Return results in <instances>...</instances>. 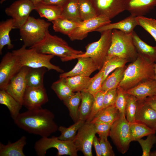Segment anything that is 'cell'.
I'll use <instances>...</instances> for the list:
<instances>
[{
  "label": "cell",
  "instance_id": "cell-26",
  "mask_svg": "<svg viewBox=\"0 0 156 156\" xmlns=\"http://www.w3.org/2000/svg\"><path fill=\"white\" fill-rule=\"evenodd\" d=\"M46 69L45 67H29L26 75L27 87L33 88L44 87V77Z\"/></svg>",
  "mask_w": 156,
  "mask_h": 156
},
{
  "label": "cell",
  "instance_id": "cell-17",
  "mask_svg": "<svg viewBox=\"0 0 156 156\" xmlns=\"http://www.w3.org/2000/svg\"><path fill=\"white\" fill-rule=\"evenodd\" d=\"M77 59V63L74 67L68 72L61 73L59 77L77 75L90 77L93 72L99 70L94 61L89 57H80Z\"/></svg>",
  "mask_w": 156,
  "mask_h": 156
},
{
  "label": "cell",
  "instance_id": "cell-28",
  "mask_svg": "<svg viewBox=\"0 0 156 156\" xmlns=\"http://www.w3.org/2000/svg\"><path fill=\"white\" fill-rule=\"evenodd\" d=\"M61 17L78 23L83 21L80 15L78 0H67L62 7Z\"/></svg>",
  "mask_w": 156,
  "mask_h": 156
},
{
  "label": "cell",
  "instance_id": "cell-16",
  "mask_svg": "<svg viewBox=\"0 0 156 156\" xmlns=\"http://www.w3.org/2000/svg\"><path fill=\"white\" fill-rule=\"evenodd\" d=\"M49 99L44 87H27L24 93L22 104L28 109L41 107L47 102Z\"/></svg>",
  "mask_w": 156,
  "mask_h": 156
},
{
  "label": "cell",
  "instance_id": "cell-18",
  "mask_svg": "<svg viewBox=\"0 0 156 156\" xmlns=\"http://www.w3.org/2000/svg\"><path fill=\"white\" fill-rule=\"evenodd\" d=\"M135 121L156 131V111L144 99L138 100Z\"/></svg>",
  "mask_w": 156,
  "mask_h": 156
},
{
  "label": "cell",
  "instance_id": "cell-55",
  "mask_svg": "<svg viewBox=\"0 0 156 156\" xmlns=\"http://www.w3.org/2000/svg\"><path fill=\"white\" fill-rule=\"evenodd\" d=\"M6 0H1L0 1V3L1 4H2L3 2L5 1Z\"/></svg>",
  "mask_w": 156,
  "mask_h": 156
},
{
  "label": "cell",
  "instance_id": "cell-42",
  "mask_svg": "<svg viewBox=\"0 0 156 156\" xmlns=\"http://www.w3.org/2000/svg\"><path fill=\"white\" fill-rule=\"evenodd\" d=\"M103 68L102 67L99 71L91 79L90 84L86 90L93 96L102 90L103 82Z\"/></svg>",
  "mask_w": 156,
  "mask_h": 156
},
{
  "label": "cell",
  "instance_id": "cell-54",
  "mask_svg": "<svg viewBox=\"0 0 156 156\" xmlns=\"http://www.w3.org/2000/svg\"><path fill=\"white\" fill-rule=\"evenodd\" d=\"M155 79L156 81V64L154 65Z\"/></svg>",
  "mask_w": 156,
  "mask_h": 156
},
{
  "label": "cell",
  "instance_id": "cell-45",
  "mask_svg": "<svg viewBox=\"0 0 156 156\" xmlns=\"http://www.w3.org/2000/svg\"><path fill=\"white\" fill-rule=\"evenodd\" d=\"M117 96L115 105L120 114L125 115L127 93L125 90L119 86L117 88Z\"/></svg>",
  "mask_w": 156,
  "mask_h": 156
},
{
  "label": "cell",
  "instance_id": "cell-25",
  "mask_svg": "<svg viewBox=\"0 0 156 156\" xmlns=\"http://www.w3.org/2000/svg\"><path fill=\"white\" fill-rule=\"evenodd\" d=\"M14 20L10 18L0 23V54H2V50L5 46L8 49H12L14 45L11 43L10 37V33L14 28Z\"/></svg>",
  "mask_w": 156,
  "mask_h": 156
},
{
  "label": "cell",
  "instance_id": "cell-14",
  "mask_svg": "<svg viewBox=\"0 0 156 156\" xmlns=\"http://www.w3.org/2000/svg\"><path fill=\"white\" fill-rule=\"evenodd\" d=\"M111 22V20L105 16H97L82 21L79 25L68 36L71 41L82 40L87 37L89 32L95 31L97 28Z\"/></svg>",
  "mask_w": 156,
  "mask_h": 156
},
{
  "label": "cell",
  "instance_id": "cell-51",
  "mask_svg": "<svg viewBox=\"0 0 156 156\" xmlns=\"http://www.w3.org/2000/svg\"><path fill=\"white\" fill-rule=\"evenodd\" d=\"M144 101L156 111V94L148 97L144 99Z\"/></svg>",
  "mask_w": 156,
  "mask_h": 156
},
{
  "label": "cell",
  "instance_id": "cell-41",
  "mask_svg": "<svg viewBox=\"0 0 156 156\" xmlns=\"http://www.w3.org/2000/svg\"><path fill=\"white\" fill-rule=\"evenodd\" d=\"M138 25L142 27L153 38L156 43V20L144 16L136 17Z\"/></svg>",
  "mask_w": 156,
  "mask_h": 156
},
{
  "label": "cell",
  "instance_id": "cell-4",
  "mask_svg": "<svg viewBox=\"0 0 156 156\" xmlns=\"http://www.w3.org/2000/svg\"><path fill=\"white\" fill-rule=\"evenodd\" d=\"M132 33L127 34L116 29L112 30L111 44L105 62L115 56L124 59L129 62L136 59L138 53Z\"/></svg>",
  "mask_w": 156,
  "mask_h": 156
},
{
  "label": "cell",
  "instance_id": "cell-47",
  "mask_svg": "<svg viewBox=\"0 0 156 156\" xmlns=\"http://www.w3.org/2000/svg\"><path fill=\"white\" fill-rule=\"evenodd\" d=\"M117 89L105 92L103 97V108L115 105L117 96Z\"/></svg>",
  "mask_w": 156,
  "mask_h": 156
},
{
  "label": "cell",
  "instance_id": "cell-22",
  "mask_svg": "<svg viewBox=\"0 0 156 156\" xmlns=\"http://www.w3.org/2000/svg\"><path fill=\"white\" fill-rule=\"evenodd\" d=\"M27 144L26 137L23 136L16 141L5 145L0 143V156H25L23 149Z\"/></svg>",
  "mask_w": 156,
  "mask_h": 156
},
{
  "label": "cell",
  "instance_id": "cell-21",
  "mask_svg": "<svg viewBox=\"0 0 156 156\" xmlns=\"http://www.w3.org/2000/svg\"><path fill=\"white\" fill-rule=\"evenodd\" d=\"M128 94L142 100L156 94V81L153 79L146 81L125 91Z\"/></svg>",
  "mask_w": 156,
  "mask_h": 156
},
{
  "label": "cell",
  "instance_id": "cell-46",
  "mask_svg": "<svg viewBox=\"0 0 156 156\" xmlns=\"http://www.w3.org/2000/svg\"><path fill=\"white\" fill-rule=\"evenodd\" d=\"M92 123L94 125L96 133L98 134L99 138L107 139L112 125L100 121H96Z\"/></svg>",
  "mask_w": 156,
  "mask_h": 156
},
{
  "label": "cell",
  "instance_id": "cell-35",
  "mask_svg": "<svg viewBox=\"0 0 156 156\" xmlns=\"http://www.w3.org/2000/svg\"><path fill=\"white\" fill-rule=\"evenodd\" d=\"M91 78L90 77L79 75L65 78L66 83L74 92L87 90Z\"/></svg>",
  "mask_w": 156,
  "mask_h": 156
},
{
  "label": "cell",
  "instance_id": "cell-5",
  "mask_svg": "<svg viewBox=\"0 0 156 156\" xmlns=\"http://www.w3.org/2000/svg\"><path fill=\"white\" fill-rule=\"evenodd\" d=\"M12 52L17 57L22 67H45L48 70H53L61 73L64 72V70L59 66L51 63V60L55 56L53 55L39 53L33 48L27 49L24 45L19 49Z\"/></svg>",
  "mask_w": 156,
  "mask_h": 156
},
{
  "label": "cell",
  "instance_id": "cell-38",
  "mask_svg": "<svg viewBox=\"0 0 156 156\" xmlns=\"http://www.w3.org/2000/svg\"><path fill=\"white\" fill-rule=\"evenodd\" d=\"M128 62L126 59L116 56L105 61L102 66L103 68V82L112 72L117 68L125 66Z\"/></svg>",
  "mask_w": 156,
  "mask_h": 156
},
{
  "label": "cell",
  "instance_id": "cell-34",
  "mask_svg": "<svg viewBox=\"0 0 156 156\" xmlns=\"http://www.w3.org/2000/svg\"><path fill=\"white\" fill-rule=\"evenodd\" d=\"M130 131L131 141H137L149 135L155 134L156 131L142 123L136 121L130 124Z\"/></svg>",
  "mask_w": 156,
  "mask_h": 156
},
{
  "label": "cell",
  "instance_id": "cell-36",
  "mask_svg": "<svg viewBox=\"0 0 156 156\" xmlns=\"http://www.w3.org/2000/svg\"><path fill=\"white\" fill-rule=\"evenodd\" d=\"M51 88L58 98L62 101L75 93L67 85L64 77H59L58 80L52 84Z\"/></svg>",
  "mask_w": 156,
  "mask_h": 156
},
{
  "label": "cell",
  "instance_id": "cell-6",
  "mask_svg": "<svg viewBox=\"0 0 156 156\" xmlns=\"http://www.w3.org/2000/svg\"><path fill=\"white\" fill-rule=\"evenodd\" d=\"M51 24L43 19L29 16L19 29L24 45L30 48L42 41L49 32Z\"/></svg>",
  "mask_w": 156,
  "mask_h": 156
},
{
  "label": "cell",
  "instance_id": "cell-53",
  "mask_svg": "<svg viewBox=\"0 0 156 156\" xmlns=\"http://www.w3.org/2000/svg\"><path fill=\"white\" fill-rule=\"evenodd\" d=\"M150 156H156V150L151 152Z\"/></svg>",
  "mask_w": 156,
  "mask_h": 156
},
{
  "label": "cell",
  "instance_id": "cell-24",
  "mask_svg": "<svg viewBox=\"0 0 156 156\" xmlns=\"http://www.w3.org/2000/svg\"><path fill=\"white\" fill-rule=\"evenodd\" d=\"M35 10L41 17L45 18L52 22L61 17L62 7L46 4L41 2L35 5Z\"/></svg>",
  "mask_w": 156,
  "mask_h": 156
},
{
  "label": "cell",
  "instance_id": "cell-15",
  "mask_svg": "<svg viewBox=\"0 0 156 156\" xmlns=\"http://www.w3.org/2000/svg\"><path fill=\"white\" fill-rule=\"evenodd\" d=\"M29 68L27 66H23L4 90L22 104L23 96L27 87L26 75Z\"/></svg>",
  "mask_w": 156,
  "mask_h": 156
},
{
  "label": "cell",
  "instance_id": "cell-7",
  "mask_svg": "<svg viewBox=\"0 0 156 156\" xmlns=\"http://www.w3.org/2000/svg\"><path fill=\"white\" fill-rule=\"evenodd\" d=\"M112 30L101 32V37L98 41L88 44L86 47V52L82 54L74 56L72 60L80 57H89L93 60L100 70L103 65L110 46Z\"/></svg>",
  "mask_w": 156,
  "mask_h": 156
},
{
  "label": "cell",
  "instance_id": "cell-13",
  "mask_svg": "<svg viewBox=\"0 0 156 156\" xmlns=\"http://www.w3.org/2000/svg\"><path fill=\"white\" fill-rule=\"evenodd\" d=\"M90 0L97 16H104L110 20L125 10V0Z\"/></svg>",
  "mask_w": 156,
  "mask_h": 156
},
{
  "label": "cell",
  "instance_id": "cell-27",
  "mask_svg": "<svg viewBox=\"0 0 156 156\" xmlns=\"http://www.w3.org/2000/svg\"><path fill=\"white\" fill-rule=\"evenodd\" d=\"M0 103L7 107L13 120L19 114L23 106L4 90H0Z\"/></svg>",
  "mask_w": 156,
  "mask_h": 156
},
{
  "label": "cell",
  "instance_id": "cell-50",
  "mask_svg": "<svg viewBox=\"0 0 156 156\" xmlns=\"http://www.w3.org/2000/svg\"><path fill=\"white\" fill-rule=\"evenodd\" d=\"M67 0H44L42 2L47 4L53 5L62 7Z\"/></svg>",
  "mask_w": 156,
  "mask_h": 156
},
{
  "label": "cell",
  "instance_id": "cell-33",
  "mask_svg": "<svg viewBox=\"0 0 156 156\" xmlns=\"http://www.w3.org/2000/svg\"><path fill=\"white\" fill-rule=\"evenodd\" d=\"M51 22L55 31L60 32L68 36L80 24V23L61 17L56 19Z\"/></svg>",
  "mask_w": 156,
  "mask_h": 156
},
{
  "label": "cell",
  "instance_id": "cell-37",
  "mask_svg": "<svg viewBox=\"0 0 156 156\" xmlns=\"http://www.w3.org/2000/svg\"><path fill=\"white\" fill-rule=\"evenodd\" d=\"M85 122L80 120L68 127L60 126L58 130L61 134L58 138L64 141H73L79 129Z\"/></svg>",
  "mask_w": 156,
  "mask_h": 156
},
{
  "label": "cell",
  "instance_id": "cell-10",
  "mask_svg": "<svg viewBox=\"0 0 156 156\" xmlns=\"http://www.w3.org/2000/svg\"><path fill=\"white\" fill-rule=\"evenodd\" d=\"M96 134L93 124L85 122L73 141L77 151L81 152L85 156H92V147Z\"/></svg>",
  "mask_w": 156,
  "mask_h": 156
},
{
  "label": "cell",
  "instance_id": "cell-40",
  "mask_svg": "<svg viewBox=\"0 0 156 156\" xmlns=\"http://www.w3.org/2000/svg\"><path fill=\"white\" fill-rule=\"evenodd\" d=\"M137 101L135 97L127 93L125 116L127 120L130 124L136 122Z\"/></svg>",
  "mask_w": 156,
  "mask_h": 156
},
{
  "label": "cell",
  "instance_id": "cell-2",
  "mask_svg": "<svg viewBox=\"0 0 156 156\" xmlns=\"http://www.w3.org/2000/svg\"><path fill=\"white\" fill-rule=\"evenodd\" d=\"M154 62L138 54L125 69L118 87L126 91L146 81L155 79Z\"/></svg>",
  "mask_w": 156,
  "mask_h": 156
},
{
  "label": "cell",
  "instance_id": "cell-48",
  "mask_svg": "<svg viewBox=\"0 0 156 156\" xmlns=\"http://www.w3.org/2000/svg\"><path fill=\"white\" fill-rule=\"evenodd\" d=\"M102 156H114L112 146L107 139L99 138Z\"/></svg>",
  "mask_w": 156,
  "mask_h": 156
},
{
  "label": "cell",
  "instance_id": "cell-20",
  "mask_svg": "<svg viewBox=\"0 0 156 156\" xmlns=\"http://www.w3.org/2000/svg\"><path fill=\"white\" fill-rule=\"evenodd\" d=\"M138 25L136 17L130 15L118 22L114 23L107 24L97 28L95 30L100 33L108 30L116 29L127 34H132L134 29Z\"/></svg>",
  "mask_w": 156,
  "mask_h": 156
},
{
  "label": "cell",
  "instance_id": "cell-29",
  "mask_svg": "<svg viewBox=\"0 0 156 156\" xmlns=\"http://www.w3.org/2000/svg\"><path fill=\"white\" fill-rule=\"evenodd\" d=\"M81 92V98L79 108V120L86 122L90 114L94 96L86 90Z\"/></svg>",
  "mask_w": 156,
  "mask_h": 156
},
{
  "label": "cell",
  "instance_id": "cell-52",
  "mask_svg": "<svg viewBox=\"0 0 156 156\" xmlns=\"http://www.w3.org/2000/svg\"><path fill=\"white\" fill-rule=\"evenodd\" d=\"M34 5L36 4L43 1L44 0H30Z\"/></svg>",
  "mask_w": 156,
  "mask_h": 156
},
{
  "label": "cell",
  "instance_id": "cell-31",
  "mask_svg": "<svg viewBox=\"0 0 156 156\" xmlns=\"http://www.w3.org/2000/svg\"><path fill=\"white\" fill-rule=\"evenodd\" d=\"M119 112L115 105L103 108L94 117L91 122L100 121L112 125L118 118Z\"/></svg>",
  "mask_w": 156,
  "mask_h": 156
},
{
  "label": "cell",
  "instance_id": "cell-30",
  "mask_svg": "<svg viewBox=\"0 0 156 156\" xmlns=\"http://www.w3.org/2000/svg\"><path fill=\"white\" fill-rule=\"evenodd\" d=\"M126 67L117 68L109 75L102 83V90L106 91L117 88L123 79Z\"/></svg>",
  "mask_w": 156,
  "mask_h": 156
},
{
  "label": "cell",
  "instance_id": "cell-43",
  "mask_svg": "<svg viewBox=\"0 0 156 156\" xmlns=\"http://www.w3.org/2000/svg\"><path fill=\"white\" fill-rule=\"evenodd\" d=\"M105 91L101 90L96 93L94 99L90 115L86 122H90L96 114L103 108V101Z\"/></svg>",
  "mask_w": 156,
  "mask_h": 156
},
{
  "label": "cell",
  "instance_id": "cell-19",
  "mask_svg": "<svg viewBox=\"0 0 156 156\" xmlns=\"http://www.w3.org/2000/svg\"><path fill=\"white\" fill-rule=\"evenodd\" d=\"M125 6L131 15L144 16L156 6V0H125Z\"/></svg>",
  "mask_w": 156,
  "mask_h": 156
},
{
  "label": "cell",
  "instance_id": "cell-8",
  "mask_svg": "<svg viewBox=\"0 0 156 156\" xmlns=\"http://www.w3.org/2000/svg\"><path fill=\"white\" fill-rule=\"evenodd\" d=\"M52 148L57 150V156H78V151L73 141L62 140L57 137H42L36 142L34 146L36 154L38 156H45L47 151Z\"/></svg>",
  "mask_w": 156,
  "mask_h": 156
},
{
  "label": "cell",
  "instance_id": "cell-44",
  "mask_svg": "<svg viewBox=\"0 0 156 156\" xmlns=\"http://www.w3.org/2000/svg\"><path fill=\"white\" fill-rule=\"evenodd\" d=\"M140 145L142 149V156H150L151 150L156 143V136L155 134L149 135L145 140L141 138L137 141Z\"/></svg>",
  "mask_w": 156,
  "mask_h": 156
},
{
  "label": "cell",
  "instance_id": "cell-12",
  "mask_svg": "<svg viewBox=\"0 0 156 156\" xmlns=\"http://www.w3.org/2000/svg\"><path fill=\"white\" fill-rule=\"evenodd\" d=\"M22 66L16 56L8 52L3 57L0 63V90H5L11 79Z\"/></svg>",
  "mask_w": 156,
  "mask_h": 156
},
{
  "label": "cell",
  "instance_id": "cell-39",
  "mask_svg": "<svg viewBox=\"0 0 156 156\" xmlns=\"http://www.w3.org/2000/svg\"><path fill=\"white\" fill-rule=\"evenodd\" d=\"M79 9L82 21L87 20L97 16L90 0H78Z\"/></svg>",
  "mask_w": 156,
  "mask_h": 156
},
{
  "label": "cell",
  "instance_id": "cell-49",
  "mask_svg": "<svg viewBox=\"0 0 156 156\" xmlns=\"http://www.w3.org/2000/svg\"><path fill=\"white\" fill-rule=\"evenodd\" d=\"M95 148L96 156H102L101 146L99 140L95 135L93 140V144Z\"/></svg>",
  "mask_w": 156,
  "mask_h": 156
},
{
  "label": "cell",
  "instance_id": "cell-9",
  "mask_svg": "<svg viewBox=\"0 0 156 156\" xmlns=\"http://www.w3.org/2000/svg\"><path fill=\"white\" fill-rule=\"evenodd\" d=\"M130 124L125 115L120 114L118 118L112 125L110 131L109 136L118 151L123 154L128 151L132 142Z\"/></svg>",
  "mask_w": 156,
  "mask_h": 156
},
{
  "label": "cell",
  "instance_id": "cell-11",
  "mask_svg": "<svg viewBox=\"0 0 156 156\" xmlns=\"http://www.w3.org/2000/svg\"><path fill=\"white\" fill-rule=\"evenodd\" d=\"M35 5L30 0H18L7 8L5 12L14 20L15 29H19L26 21L31 12L35 10Z\"/></svg>",
  "mask_w": 156,
  "mask_h": 156
},
{
  "label": "cell",
  "instance_id": "cell-1",
  "mask_svg": "<svg viewBox=\"0 0 156 156\" xmlns=\"http://www.w3.org/2000/svg\"><path fill=\"white\" fill-rule=\"evenodd\" d=\"M52 112L41 107L20 113L14 120L18 127L28 133L48 137L58 130Z\"/></svg>",
  "mask_w": 156,
  "mask_h": 156
},
{
  "label": "cell",
  "instance_id": "cell-3",
  "mask_svg": "<svg viewBox=\"0 0 156 156\" xmlns=\"http://www.w3.org/2000/svg\"><path fill=\"white\" fill-rule=\"evenodd\" d=\"M30 48L34 49L41 53L57 56L63 62L72 60L74 56L84 53L74 49L65 40L56 36L52 35L49 32L42 41Z\"/></svg>",
  "mask_w": 156,
  "mask_h": 156
},
{
  "label": "cell",
  "instance_id": "cell-23",
  "mask_svg": "<svg viewBox=\"0 0 156 156\" xmlns=\"http://www.w3.org/2000/svg\"><path fill=\"white\" fill-rule=\"evenodd\" d=\"M132 35L133 43L138 54L154 62H156V46L153 47L148 44L134 31Z\"/></svg>",
  "mask_w": 156,
  "mask_h": 156
},
{
  "label": "cell",
  "instance_id": "cell-32",
  "mask_svg": "<svg viewBox=\"0 0 156 156\" xmlns=\"http://www.w3.org/2000/svg\"><path fill=\"white\" fill-rule=\"evenodd\" d=\"M81 92H77L63 101L68 108L70 115L75 122L79 118V108L81 102Z\"/></svg>",
  "mask_w": 156,
  "mask_h": 156
}]
</instances>
